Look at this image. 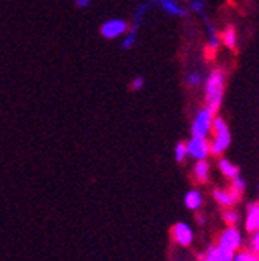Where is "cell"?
<instances>
[{"label": "cell", "mask_w": 259, "mask_h": 261, "mask_svg": "<svg viewBox=\"0 0 259 261\" xmlns=\"http://www.w3.org/2000/svg\"><path fill=\"white\" fill-rule=\"evenodd\" d=\"M233 261H256V258L250 253V252H239L235 253L233 256Z\"/></svg>", "instance_id": "cell-21"}, {"label": "cell", "mask_w": 259, "mask_h": 261, "mask_svg": "<svg viewBox=\"0 0 259 261\" xmlns=\"http://www.w3.org/2000/svg\"><path fill=\"white\" fill-rule=\"evenodd\" d=\"M194 179L200 184H205L208 182L210 179V163L207 160H197V163L194 165Z\"/></svg>", "instance_id": "cell-12"}, {"label": "cell", "mask_w": 259, "mask_h": 261, "mask_svg": "<svg viewBox=\"0 0 259 261\" xmlns=\"http://www.w3.org/2000/svg\"><path fill=\"white\" fill-rule=\"evenodd\" d=\"M127 31V23L123 19H110L101 25V36L106 39H117Z\"/></svg>", "instance_id": "cell-6"}, {"label": "cell", "mask_w": 259, "mask_h": 261, "mask_svg": "<svg viewBox=\"0 0 259 261\" xmlns=\"http://www.w3.org/2000/svg\"><path fill=\"white\" fill-rule=\"evenodd\" d=\"M245 228L248 232L259 230V204H251L245 218Z\"/></svg>", "instance_id": "cell-11"}, {"label": "cell", "mask_w": 259, "mask_h": 261, "mask_svg": "<svg viewBox=\"0 0 259 261\" xmlns=\"http://www.w3.org/2000/svg\"><path fill=\"white\" fill-rule=\"evenodd\" d=\"M152 4L158 5L160 8H163L165 13H168L169 16H177V17H185L188 14V11L185 8H182L176 0H151Z\"/></svg>", "instance_id": "cell-9"}, {"label": "cell", "mask_w": 259, "mask_h": 261, "mask_svg": "<svg viewBox=\"0 0 259 261\" xmlns=\"http://www.w3.org/2000/svg\"><path fill=\"white\" fill-rule=\"evenodd\" d=\"M197 221H199V224H207V219H205V216H197Z\"/></svg>", "instance_id": "cell-25"}, {"label": "cell", "mask_w": 259, "mask_h": 261, "mask_svg": "<svg viewBox=\"0 0 259 261\" xmlns=\"http://www.w3.org/2000/svg\"><path fill=\"white\" fill-rule=\"evenodd\" d=\"M253 233V238H251V250L259 253V230H254L251 232Z\"/></svg>", "instance_id": "cell-22"}, {"label": "cell", "mask_w": 259, "mask_h": 261, "mask_svg": "<svg viewBox=\"0 0 259 261\" xmlns=\"http://www.w3.org/2000/svg\"><path fill=\"white\" fill-rule=\"evenodd\" d=\"M223 221L228 225H238L241 222V213L232 207H228L223 212Z\"/></svg>", "instance_id": "cell-15"}, {"label": "cell", "mask_w": 259, "mask_h": 261, "mask_svg": "<svg viewBox=\"0 0 259 261\" xmlns=\"http://www.w3.org/2000/svg\"><path fill=\"white\" fill-rule=\"evenodd\" d=\"M143 86H145V80H143V76H135V78H134V81H132V84H131V87H132L134 90H141V89H143Z\"/></svg>", "instance_id": "cell-23"}, {"label": "cell", "mask_w": 259, "mask_h": 261, "mask_svg": "<svg viewBox=\"0 0 259 261\" xmlns=\"http://www.w3.org/2000/svg\"><path fill=\"white\" fill-rule=\"evenodd\" d=\"M225 90V72L222 69H214L205 81V105L214 114L219 111L223 101Z\"/></svg>", "instance_id": "cell-1"}, {"label": "cell", "mask_w": 259, "mask_h": 261, "mask_svg": "<svg viewBox=\"0 0 259 261\" xmlns=\"http://www.w3.org/2000/svg\"><path fill=\"white\" fill-rule=\"evenodd\" d=\"M213 196H214V201L219 205L225 207V208L233 207L238 202V199L241 198V194L238 191H235L233 188L230 191H226V190H214Z\"/></svg>", "instance_id": "cell-8"}, {"label": "cell", "mask_w": 259, "mask_h": 261, "mask_svg": "<svg viewBox=\"0 0 259 261\" xmlns=\"http://www.w3.org/2000/svg\"><path fill=\"white\" fill-rule=\"evenodd\" d=\"M230 180H232V188H233L235 191H238L239 194H242V193L247 190V182H245V179H244L241 174L235 176V177L230 179Z\"/></svg>", "instance_id": "cell-18"}, {"label": "cell", "mask_w": 259, "mask_h": 261, "mask_svg": "<svg viewBox=\"0 0 259 261\" xmlns=\"http://www.w3.org/2000/svg\"><path fill=\"white\" fill-rule=\"evenodd\" d=\"M257 193H259V185H257Z\"/></svg>", "instance_id": "cell-26"}, {"label": "cell", "mask_w": 259, "mask_h": 261, "mask_svg": "<svg viewBox=\"0 0 259 261\" xmlns=\"http://www.w3.org/2000/svg\"><path fill=\"white\" fill-rule=\"evenodd\" d=\"M172 238H174V241L177 244H180L183 247H188V246L192 244L194 232H192V228L186 222H177L172 227Z\"/></svg>", "instance_id": "cell-7"}, {"label": "cell", "mask_w": 259, "mask_h": 261, "mask_svg": "<svg viewBox=\"0 0 259 261\" xmlns=\"http://www.w3.org/2000/svg\"><path fill=\"white\" fill-rule=\"evenodd\" d=\"M174 157L179 163H183L188 157V152H186V145L183 142H179L174 148Z\"/></svg>", "instance_id": "cell-17"}, {"label": "cell", "mask_w": 259, "mask_h": 261, "mask_svg": "<svg viewBox=\"0 0 259 261\" xmlns=\"http://www.w3.org/2000/svg\"><path fill=\"white\" fill-rule=\"evenodd\" d=\"M200 261H220V256H219V253H217L216 246H211V247L207 250V253L200 258Z\"/></svg>", "instance_id": "cell-19"}, {"label": "cell", "mask_w": 259, "mask_h": 261, "mask_svg": "<svg viewBox=\"0 0 259 261\" xmlns=\"http://www.w3.org/2000/svg\"><path fill=\"white\" fill-rule=\"evenodd\" d=\"M189 7L194 13H202L205 11V2L204 0H189Z\"/></svg>", "instance_id": "cell-20"}, {"label": "cell", "mask_w": 259, "mask_h": 261, "mask_svg": "<svg viewBox=\"0 0 259 261\" xmlns=\"http://www.w3.org/2000/svg\"><path fill=\"white\" fill-rule=\"evenodd\" d=\"M219 170L226 179H233L235 176L239 174V167H236L235 163H232L228 159H225V157L219 159Z\"/></svg>", "instance_id": "cell-13"}, {"label": "cell", "mask_w": 259, "mask_h": 261, "mask_svg": "<svg viewBox=\"0 0 259 261\" xmlns=\"http://www.w3.org/2000/svg\"><path fill=\"white\" fill-rule=\"evenodd\" d=\"M213 118H214V112L211 109H208L207 106L199 109L191 124V136L199 139H208L211 136Z\"/></svg>", "instance_id": "cell-3"}, {"label": "cell", "mask_w": 259, "mask_h": 261, "mask_svg": "<svg viewBox=\"0 0 259 261\" xmlns=\"http://www.w3.org/2000/svg\"><path fill=\"white\" fill-rule=\"evenodd\" d=\"M204 205V194L199 190H189L185 194V207L192 210V212H197L200 207Z\"/></svg>", "instance_id": "cell-10"}, {"label": "cell", "mask_w": 259, "mask_h": 261, "mask_svg": "<svg viewBox=\"0 0 259 261\" xmlns=\"http://www.w3.org/2000/svg\"><path fill=\"white\" fill-rule=\"evenodd\" d=\"M186 152L188 157L194 160H207L210 155V142L208 139H199V137H191L186 143Z\"/></svg>", "instance_id": "cell-5"}, {"label": "cell", "mask_w": 259, "mask_h": 261, "mask_svg": "<svg viewBox=\"0 0 259 261\" xmlns=\"http://www.w3.org/2000/svg\"><path fill=\"white\" fill-rule=\"evenodd\" d=\"M217 246H222L228 250L238 252L244 246V235L236 225H230L228 228H225V230L220 233Z\"/></svg>", "instance_id": "cell-4"}, {"label": "cell", "mask_w": 259, "mask_h": 261, "mask_svg": "<svg viewBox=\"0 0 259 261\" xmlns=\"http://www.w3.org/2000/svg\"><path fill=\"white\" fill-rule=\"evenodd\" d=\"M211 134H213V139L210 140V154L222 155L232 143V134H230L228 124H226V121L222 117L214 115Z\"/></svg>", "instance_id": "cell-2"}, {"label": "cell", "mask_w": 259, "mask_h": 261, "mask_svg": "<svg viewBox=\"0 0 259 261\" xmlns=\"http://www.w3.org/2000/svg\"><path fill=\"white\" fill-rule=\"evenodd\" d=\"M186 83L191 87H199L204 83V75L197 70H192L186 75Z\"/></svg>", "instance_id": "cell-16"}, {"label": "cell", "mask_w": 259, "mask_h": 261, "mask_svg": "<svg viewBox=\"0 0 259 261\" xmlns=\"http://www.w3.org/2000/svg\"><path fill=\"white\" fill-rule=\"evenodd\" d=\"M220 42L230 50H235L236 48V44H238V35H236V30L233 27H228L220 36Z\"/></svg>", "instance_id": "cell-14"}, {"label": "cell", "mask_w": 259, "mask_h": 261, "mask_svg": "<svg viewBox=\"0 0 259 261\" xmlns=\"http://www.w3.org/2000/svg\"><path fill=\"white\" fill-rule=\"evenodd\" d=\"M75 4L78 8H87L90 5V0H75Z\"/></svg>", "instance_id": "cell-24"}]
</instances>
